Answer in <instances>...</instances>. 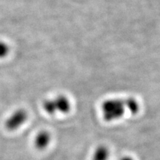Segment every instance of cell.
Returning a JSON list of instances; mask_svg holds the SVG:
<instances>
[{
  "mask_svg": "<svg viewBox=\"0 0 160 160\" xmlns=\"http://www.w3.org/2000/svg\"><path fill=\"white\" fill-rule=\"evenodd\" d=\"M125 104H126V111L132 115H135L139 111V103L137 100L133 98H128L124 99Z\"/></svg>",
  "mask_w": 160,
  "mask_h": 160,
  "instance_id": "6",
  "label": "cell"
},
{
  "mask_svg": "<svg viewBox=\"0 0 160 160\" xmlns=\"http://www.w3.org/2000/svg\"><path fill=\"white\" fill-rule=\"evenodd\" d=\"M8 47L7 45L0 43V58H3L6 57L8 53Z\"/></svg>",
  "mask_w": 160,
  "mask_h": 160,
  "instance_id": "7",
  "label": "cell"
},
{
  "mask_svg": "<svg viewBox=\"0 0 160 160\" xmlns=\"http://www.w3.org/2000/svg\"><path fill=\"white\" fill-rule=\"evenodd\" d=\"M52 141V136L48 132L42 131L39 132L34 139V146L39 150L46 149Z\"/></svg>",
  "mask_w": 160,
  "mask_h": 160,
  "instance_id": "4",
  "label": "cell"
},
{
  "mask_svg": "<svg viewBox=\"0 0 160 160\" xmlns=\"http://www.w3.org/2000/svg\"><path fill=\"white\" fill-rule=\"evenodd\" d=\"M42 107L44 111L49 115L66 114L71 111L72 103L66 96L59 95L45 100Z\"/></svg>",
  "mask_w": 160,
  "mask_h": 160,
  "instance_id": "2",
  "label": "cell"
},
{
  "mask_svg": "<svg viewBox=\"0 0 160 160\" xmlns=\"http://www.w3.org/2000/svg\"><path fill=\"white\" fill-rule=\"evenodd\" d=\"M126 112L124 99H108L102 104V113L106 122L116 121L122 118Z\"/></svg>",
  "mask_w": 160,
  "mask_h": 160,
  "instance_id": "1",
  "label": "cell"
},
{
  "mask_svg": "<svg viewBox=\"0 0 160 160\" xmlns=\"http://www.w3.org/2000/svg\"><path fill=\"white\" fill-rule=\"evenodd\" d=\"M28 119V112L23 109H18L12 113L6 121V128L10 132L19 129Z\"/></svg>",
  "mask_w": 160,
  "mask_h": 160,
  "instance_id": "3",
  "label": "cell"
},
{
  "mask_svg": "<svg viewBox=\"0 0 160 160\" xmlns=\"http://www.w3.org/2000/svg\"><path fill=\"white\" fill-rule=\"evenodd\" d=\"M110 156L109 149L106 146H99L94 150L92 160H108Z\"/></svg>",
  "mask_w": 160,
  "mask_h": 160,
  "instance_id": "5",
  "label": "cell"
},
{
  "mask_svg": "<svg viewBox=\"0 0 160 160\" xmlns=\"http://www.w3.org/2000/svg\"><path fill=\"white\" fill-rule=\"evenodd\" d=\"M121 160H134L133 158L131 157H124L121 159Z\"/></svg>",
  "mask_w": 160,
  "mask_h": 160,
  "instance_id": "8",
  "label": "cell"
}]
</instances>
